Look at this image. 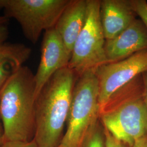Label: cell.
I'll use <instances>...</instances> for the list:
<instances>
[{"mask_svg": "<svg viewBox=\"0 0 147 147\" xmlns=\"http://www.w3.org/2000/svg\"><path fill=\"white\" fill-rule=\"evenodd\" d=\"M9 18H8L6 16H0V26L7 25L9 21Z\"/></svg>", "mask_w": 147, "mask_h": 147, "instance_id": "44dd1931", "label": "cell"}, {"mask_svg": "<svg viewBox=\"0 0 147 147\" xmlns=\"http://www.w3.org/2000/svg\"><path fill=\"white\" fill-rule=\"evenodd\" d=\"M132 147H147V136L137 140Z\"/></svg>", "mask_w": 147, "mask_h": 147, "instance_id": "d6986e66", "label": "cell"}, {"mask_svg": "<svg viewBox=\"0 0 147 147\" xmlns=\"http://www.w3.org/2000/svg\"><path fill=\"white\" fill-rule=\"evenodd\" d=\"M136 16L130 0L100 1V21L106 40L125 30L136 19Z\"/></svg>", "mask_w": 147, "mask_h": 147, "instance_id": "30bf717a", "label": "cell"}, {"mask_svg": "<svg viewBox=\"0 0 147 147\" xmlns=\"http://www.w3.org/2000/svg\"><path fill=\"white\" fill-rule=\"evenodd\" d=\"M99 87L95 70L78 77L74 87L67 130L57 147H82L99 118Z\"/></svg>", "mask_w": 147, "mask_h": 147, "instance_id": "3957f363", "label": "cell"}, {"mask_svg": "<svg viewBox=\"0 0 147 147\" xmlns=\"http://www.w3.org/2000/svg\"><path fill=\"white\" fill-rule=\"evenodd\" d=\"M100 119L117 140L130 147L147 136V107L143 92L104 109Z\"/></svg>", "mask_w": 147, "mask_h": 147, "instance_id": "8992f818", "label": "cell"}, {"mask_svg": "<svg viewBox=\"0 0 147 147\" xmlns=\"http://www.w3.org/2000/svg\"><path fill=\"white\" fill-rule=\"evenodd\" d=\"M105 42L100 21V1L87 0L86 22L74 44L68 65L78 78L108 63Z\"/></svg>", "mask_w": 147, "mask_h": 147, "instance_id": "5b68a950", "label": "cell"}, {"mask_svg": "<svg viewBox=\"0 0 147 147\" xmlns=\"http://www.w3.org/2000/svg\"><path fill=\"white\" fill-rule=\"evenodd\" d=\"M9 33L7 25L0 26V55L10 58L18 66H22L30 58L31 50L22 44L7 42Z\"/></svg>", "mask_w": 147, "mask_h": 147, "instance_id": "7c38bea8", "label": "cell"}, {"mask_svg": "<svg viewBox=\"0 0 147 147\" xmlns=\"http://www.w3.org/2000/svg\"><path fill=\"white\" fill-rule=\"evenodd\" d=\"M69 53L55 28L45 32L41 48L40 61L34 74L36 98L44 85L58 70L68 67Z\"/></svg>", "mask_w": 147, "mask_h": 147, "instance_id": "ba28073f", "label": "cell"}, {"mask_svg": "<svg viewBox=\"0 0 147 147\" xmlns=\"http://www.w3.org/2000/svg\"><path fill=\"white\" fill-rule=\"evenodd\" d=\"M5 142V138L4 129H3L2 121L0 116V147Z\"/></svg>", "mask_w": 147, "mask_h": 147, "instance_id": "ffe728a7", "label": "cell"}, {"mask_svg": "<svg viewBox=\"0 0 147 147\" xmlns=\"http://www.w3.org/2000/svg\"><path fill=\"white\" fill-rule=\"evenodd\" d=\"M0 147H38L34 140L29 142L5 141Z\"/></svg>", "mask_w": 147, "mask_h": 147, "instance_id": "e0dca14e", "label": "cell"}, {"mask_svg": "<svg viewBox=\"0 0 147 147\" xmlns=\"http://www.w3.org/2000/svg\"><path fill=\"white\" fill-rule=\"evenodd\" d=\"M78 78L68 67L55 74L37 95L34 141L38 147H57L67 121Z\"/></svg>", "mask_w": 147, "mask_h": 147, "instance_id": "6da1fadb", "label": "cell"}, {"mask_svg": "<svg viewBox=\"0 0 147 147\" xmlns=\"http://www.w3.org/2000/svg\"><path fill=\"white\" fill-rule=\"evenodd\" d=\"M142 80L143 82V100L147 107V71L142 74Z\"/></svg>", "mask_w": 147, "mask_h": 147, "instance_id": "ac0fdd59", "label": "cell"}, {"mask_svg": "<svg viewBox=\"0 0 147 147\" xmlns=\"http://www.w3.org/2000/svg\"><path fill=\"white\" fill-rule=\"evenodd\" d=\"M146 50L147 28L141 19H136L120 34L105 42L108 63L120 61Z\"/></svg>", "mask_w": 147, "mask_h": 147, "instance_id": "9c48e42d", "label": "cell"}, {"mask_svg": "<svg viewBox=\"0 0 147 147\" xmlns=\"http://www.w3.org/2000/svg\"><path fill=\"white\" fill-rule=\"evenodd\" d=\"M87 15V0H70L61 14L55 29L70 53L85 25Z\"/></svg>", "mask_w": 147, "mask_h": 147, "instance_id": "8fae6325", "label": "cell"}, {"mask_svg": "<svg viewBox=\"0 0 147 147\" xmlns=\"http://www.w3.org/2000/svg\"><path fill=\"white\" fill-rule=\"evenodd\" d=\"M70 0H0V9L13 18L25 38L33 44L43 31L55 28Z\"/></svg>", "mask_w": 147, "mask_h": 147, "instance_id": "277c9868", "label": "cell"}, {"mask_svg": "<svg viewBox=\"0 0 147 147\" xmlns=\"http://www.w3.org/2000/svg\"><path fill=\"white\" fill-rule=\"evenodd\" d=\"M132 8L147 28V2L146 0H130Z\"/></svg>", "mask_w": 147, "mask_h": 147, "instance_id": "9a60e30c", "label": "cell"}, {"mask_svg": "<svg viewBox=\"0 0 147 147\" xmlns=\"http://www.w3.org/2000/svg\"><path fill=\"white\" fill-rule=\"evenodd\" d=\"M106 147H126V145L117 140L104 127Z\"/></svg>", "mask_w": 147, "mask_h": 147, "instance_id": "2e32d148", "label": "cell"}, {"mask_svg": "<svg viewBox=\"0 0 147 147\" xmlns=\"http://www.w3.org/2000/svg\"><path fill=\"white\" fill-rule=\"evenodd\" d=\"M18 67L19 66L10 58L0 55V93L12 74Z\"/></svg>", "mask_w": 147, "mask_h": 147, "instance_id": "5bb4252c", "label": "cell"}, {"mask_svg": "<svg viewBox=\"0 0 147 147\" xmlns=\"http://www.w3.org/2000/svg\"><path fill=\"white\" fill-rule=\"evenodd\" d=\"M99 119L100 116L85 140L82 147H106L105 134H103L104 127L102 129Z\"/></svg>", "mask_w": 147, "mask_h": 147, "instance_id": "4fadbf2b", "label": "cell"}, {"mask_svg": "<svg viewBox=\"0 0 147 147\" xmlns=\"http://www.w3.org/2000/svg\"><path fill=\"white\" fill-rule=\"evenodd\" d=\"M147 71V50L97 69L95 73L99 82L100 112L116 92Z\"/></svg>", "mask_w": 147, "mask_h": 147, "instance_id": "52a82bcc", "label": "cell"}, {"mask_svg": "<svg viewBox=\"0 0 147 147\" xmlns=\"http://www.w3.org/2000/svg\"><path fill=\"white\" fill-rule=\"evenodd\" d=\"M36 100L34 74L28 67H18L0 93L5 141H30L35 129Z\"/></svg>", "mask_w": 147, "mask_h": 147, "instance_id": "7a4b0ae2", "label": "cell"}]
</instances>
